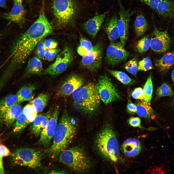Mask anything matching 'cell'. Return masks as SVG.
Listing matches in <instances>:
<instances>
[{
  "instance_id": "obj_29",
  "label": "cell",
  "mask_w": 174,
  "mask_h": 174,
  "mask_svg": "<svg viewBox=\"0 0 174 174\" xmlns=\"http://www.w3.org/2000/svg\"><path fill=\"white\" fill-rule=\"evenodd\" d=\"M136 113L140 116L143 117H149L153 113V110L149 105L143 100H140L136 102Z\"/></svg>"
},
{
  "instance_id": "obj_48",
  "label": "cell",
  "mask_w": 174,
  "mask_h": 174,
  "mask_svg": "<svg viewBox=\"0 0 174 174\" xmlns=\"http://www.w3.org/2000/svg\"><path fill=\"white\" fill-rule=\"evenodd\" d=\"M49 174H61L67 173L66 171H65L58 170H52L49 172Z\"/></svg>"
},
{
  "instance_id": "obj_40",
  "label": "cell",
  "mask_w": 174,
  "mask_h": 174,
  "mask_svg": "<svg viewBox=\"0 0 174 174\" xmlns=\"http://www.w3.org/2000/svg\"><path fill=\"white\" fill-rule=\"evenodd\" d=\"M0 135V158L3 161L4 157L11 156L12 154L9 150L5 146L1 144Z\"/></svg>"
},
{
  "instance_id": "obj_43",
  "label": "cell",
  "mask_w": 174,
  "mask_h": 174,
  "mask_svg": "<svg viewBox=\"0 0 174 174\" xmlns=\"http://www.w3.org/2000/svg\"><path fill=\"white\" fill-rule=\"evenodd\" d=\"M80 45L87 50L89 51L93 47L91 43L86 39L81 38L80 40Z\"/></svg>"
},
{
  "instance_id": "obj_33",
  "label": "cell",
  "mask_w": 174,
  "mask_h": 174,
  "mask_svg": "<svg viewBox=\"0 0 174 174\" xmlns=\"http://www.w3.org/2000/svg\"><path fill=\"white\" fill-rule=\"evenodd\" d=\"M158 98L166 96H171L174 94L171 87L167 83H163L157 89L156 92Z\"/></svg>"
},
{
  "instance_id": "obj_13",
  "label": "cell",
  "mask_w": 174,
  "mask_h": 174,
  "mask_svg": "<svg viewBox=\"0 0 174 174\" xmlns=\"http://www.w3.org/2000/svg\"><path fill=\"white\" fill-rule=\"evenodd\" d=\"M129 55L120 42H112L107 49L106 61L108 65L114 66L125 61Z\"/></svg>"
},
{
  "instance_id": "obj_21",
  "label": "cell",
  "mask_w": 174,
  "mask_h": 174,
  "mask_svg": "<svg viewBox=\"0 0 174 174\" xmlns=\"http://www.w3.org/2000/svg\"><path fill=\"white\" fill-rule=\"evenodd\" d=\"M123 153L126 156L133 157L137 155L141 151V143L138 140L130 138L125 141L122 145Z\"/></svg>"
},
{
  "instance_id": "obj_9",
  "label": "cell",
  "mask_w": 174,
  "mask_h": 174,
  "mask_svg": "<svg viewBox=\"0 0 174 174\" xmlns=\"http://www.w3.org/2000/svg\"><path fill=\"white\" fill-rule=\"evenodd\" d=\"M96 86L101 100L105 104H108L120 99L119 94L107 74L100 77Z\"/></svg>"
},
{
  "instance_id": "obj_25",
  "label": "cell",
  "mask_w": 174,
  "mask_h": 174,
  "mask_svg": "<svg viewBox=\"0 0 174 174\" xmlns=\"http://www.w3.org/2000/svg\"><path fill=\"white\" fill-rule=\"evenodd\" d=\"M42 65L40 59L34 57L29 59L26 68V72L29 74H40L42 70Z\"/></svg>"
},
{
  "instance_id": "obj_30",
  "label": "cell",
  "mask_w": 174,
  "mask_h": 174,
  "mask_svg": "<svg viewBox=\"0 0 174 174\" xmlns=\"http://www.w3.org/2000/svg\"><path fill=\"white\" fill-rule=\"evenodd\" d=\"M16 121L13 130V133L15 134L21 133L28 125L32 123L22 113Z\"/></svg>"
},
{
  "instance_id": "obj_46",
  "label": "cell",
  "mask_w": 174,
  "mask_h": 174,
  "mask_svg": "<svg viewBox=\"0 0 174 174\" xmlns=\"http://www.w3.org/2000/svg\"><path fill=\"white\" fill-rule=\"evenodd\" d=\"M127 109L128 112L130 114H133L136 112L137 107L136 105L130 101L128 103Z\"/></svg>"
},
{
  "instance_id": "obj_45",
  "label": "cell",
  "mask_w": 174,
  "mask_h": 174,
  "mask_svg": "<svg viewBox=\"0 0 174 174\" xmlns=\"http://www.w3.org/2000/svg\"><path fill=\"white\" fill-rule=\"evenodd\" d=\"M128 122L130 125L132 127H137L140 126L141 120L138 117H131L128 119Z\"/></svg>"
},
{
  "instance_id": "obj_27",
  "label": "cell",
  "mask_w": 174,
  "mask_h": 174,
  "mask_svg": "<svg viewBox=\"0 0 174 174\" xmlns=\"http://www.w3.org/2000/svg\"><path fill=\"white\" fill-rule=\"evenodd\" d=\"M148 26L147 21L141 14L138 15L135 19L134 26L136 34L138 37L142 36L146 31Z\"/></svg>"
},
{
  "instance_id": "obj_8",
  "label": "cell",
  "mask_w": 174,
  "mask_h": 174,
  "mask_svg": "<svg viewBox=\"0 0 174 174\" xmlns=\"http://www.w3.org/2000/svg\"><path fill=\"white\" fill-rule=\"evenodd\" d=\"M73 59V53L70 47H66L56 57L54 62L43 71V73L52 76L58 75L65 71Z\"/></svg>"
},
{
  "instance_id": "obj_11",
  "label": "cell",
  "mask_w": 174,
  "mask_h": 174,
  "mask_svg": "<svg viewBox=\"0 0 174 174\" xmlns=\"http://www.w3.org/2000/svg\"><path fill=\"white\" fill-rule=\"evenodd\" d=\"M118 3L119 18L117 21V28L120 42L124 46L128 39L130 19L136 11L135 10L131 11L130 9H126L120 0H118Z\"/></svg>"
},
{
  "instance_id": "obj_47",
  "label": "cell",
  "mask_w": 174,
  "mask_h": 174,
  "mask_svg": "<svg viewBox=\"0 0 174 174\" xmlns=\"http://www.w3.org/2000/svg\"><path fill=\"white\" fill-rule=\"evenodd\" d=\"M77 50L78 53L82 57L84 56L89 51L82 47L80 45L78 47Z\"/></svg>"
},
{
  "instance_id": "obj_26",
  "label": "cell",
  "mask_w": 174,
  "mask_h": 174,
  "mask_svg": "<svg viewBox=\"0 0 174 174\" xmlns=\"http://www.w3.org/2000/svg\"><path fill=\"white\" fill-rule=\"evenodd\" d=\"M36 88L33 85L25 86L21 88L16 94L18 99V102L30 100L32 99L33 91Z\"/></svg>"
},
{
  "instance_id": "obj_17",
  "label": "cell",
  "mask_w": 174,
  "mask_h": 174,
  "mask_svg": "<svg viewBox=\"0 0 174 174\" xmlns=\"http://www.w3.org/2000/svg\"><path fill=\"white\" fill-rule=\"evenodd\" d=\"M108 11L96 15L85 22L83 25L84 29L90 36H96Z\"/></svg>"
},
{
  "instance_id": "obj_41",
  "label": "cell",
  "mask_w": 174,
  "mask_h": 174,
  "mask_svg": "<svg viewBox=\"0 0 174 174\" xmlns=\"http://www.w3.org/2000/svg\"><path fill=\"white\" fill-rule=\"evenodd\" d=\"M132 96L135 99L143 100L144 97L143 89L141 87L135 88L132 92Z\"/></svg>"
},
{
  "instance_id": "obj_10",
  "label": "cell",
  "mask_w": 174,
  "mask_h": 174,
  "mask_svg": "<svg viewBox=\"0 0 174 174\" xmlns=\"http://www.w3.org/2000/svg\"><path fill=\"white\" fill-rule=\"evenodd\" d=\"M103 55V47L100 42L93 46L92 50L82 57L81 62L82 66L92 72L97 71L100 67Z\"/></svg>"
},
{
  "instance_id": "obj_44",
  "label": "cell",
  "mask_w": 174,
  "mask_h": 174,
  "mask_svg": "<svg viewBox=\"0 0 174 174\" xmlns=\"http://www.w3.org/2000/svg\"><path fill=\"white\" fill-rule=\"evenodd\" d=\"M144 3L155 10L158 3L161 0H138Z\"/></svg>"
},
{
  "instance_id": "obj_42",
  "label": "cell",
  "mask_w": 174,
  "mask_h": 174,
  "mask_svg": "<svg viewBox=\"0 0 174 174\" xmlns=\"http://www.w3.org/2000/svg\"><path fill=\"white\" fill-rule=\"evenodd\" d=\"M44 46L46 50L56 48L58 43L56 41L51 39L45 40Z\"/></svg>"
},
{
  "instance_id": "obj_36",
  "label": "cell",
  "mask_w": 174,
  "mask_h": 174,
  "mask_svg": "<svg viewBox=\"0 0 174 174\" xmlns=\"http://www.w3.org/2000/svg\"><path fill=\"white\" fill-rule=\"evenodd\" d=\"M138 60L133 58L128 61L125 64L124 68L128 72L134 75L137 74L138 70Z\"/></svg>"
},
{
  "instance_id": "obj_24",
  "label": "cell",
  "mask_w": 174,
  "mask_h": 174,
  "mask_svg": "<svg viewBox=\"0 0 174 174\" xmlns=\"http://www.w3.org/2000/svg\"><path fill=\"white\" fill-rule=\"evenodd\" d=\"M16 95H9L0 100V122H3V116L7 110L12 105L18 103Z\"/></svg>"
},
{
  "instance_id": "obj_7",
  "label": "cell",
  "mask_w": 174,
  "mask_h": 174,
  "mask_svg": "<svg viewBox=\"0 0 174 174\" xmlns=\"http://www.w3.org/2000/svg\"><path fill=\"white\" fill-rule=\"evenodd\" d=\"M43 154L41 151L29 148H21L12 153L11 162L18 165L35 169L40 167Z\"/></svg>"
},
{
  "instance_id": "obj_37",
  "label": "cell",
  "mask_w": 174,
  "mask_h": 174,
  "mask_svg": "<svg viewBox=\"0 0 174 174\" xmlns=\"http://www.w3.org/2000/svg\"><path fill=\"white\" fill-rule=\"evenodd\" d=\"M152 68V61L149 58H144L138 62V71H146L151 70Z\"/></svg>"
},
{
  "instance_id": "obj_3",
  "label": "cell",
  "mask_w": 174,
  "mask_h": 174,
  "mask_svg": "<svg viewBox=\"0 0 174 174\" xmlns=\"http://www.w3.org/2000/svg\"><path fill=\"white\" fill-rule=\"evenodd\" d=\"M74 103L77 109L83 115L92 116L98 110L101 99L96 85L88 83L82 86L72 94Z\"/></svg>"
},
{
  "instance_id": "obj_16",
  "label": "cell",
  "mask_w": 174,
  "mask_h": 174,
  "mask_svg": "<svg viewBox=\"0 0 174 174\" xmlns=\"http://www.w3.org/2000/svg\"><path fill=\"white\" fill-rule=\"evenodd\" d=\"M84 82L83 78L78 74H72L63 82L57 93L58 96H68L82 86Z\"/></svg>"
},
{
  "instance_id": "obj_23",
  "label": "cell",
  "mask_w": 174,
  "mask_h": 174,
  "mask_svg": "<svg viewBox=\"0 0 174 174\" xmlns=\"http://www.w3.org/2000/svg\"><path fill=\"white\" fill-rule=\"evenodd\" d=\"M117 17L116 15H113L106 22L104 25V29L109 40L113 41L119 37L117 23Z\"/></svg>"
},
{
  "instance_id": "obj_20",
  "label": "cell",
  "mask_w": 174,
  "mask_h": 174,
  "mask_svg": "<svg viewBox=\"0 0 174 174\" xmlns=\"http://www.w3.org/2000/svg\"><path fill=\"white\" fill-rule=\"evenodd\" d=\"M154 64L161 72H167L174 64V50L155 60Z\"/></svg>"
},
{
  "instance_id": "obj_22",
  "label": "cell",
  "mask_w": 174,
  "mask_h": 174,
  "mask_svg": "<svg viewBox=\"0 0 174 174\" xmlns=\"http://www.w3.org/2000/svg\"><path fill=\"white\" fill-rule=\"evenodd\" d=\"M22 109L19 103L11 106L7 111L3 118V122L8 126L13 124L22 114Z\"/></svg>"
},
{
  "instance_id": "obj_6",
  "label": "cell",
  "mask_w": 174,
  "mask_h": 174,
  "mask_svg": "<svg viewBox=\"0 0 174 174\" xmlns=\"http://www.w3.org/2000/svg\"><path fill=\"white\" fill-rule=\"evenodd\" d=\"M58 158L60 162L77 173L85 172L91 167L89 157L83 149L79 147L66 149L60 154Z\"/></svg>"
},
{
  "instance_id": "obj_49",
  "label": "cell",
  "mask_w": 174,
  "mask_h": 174,
  "mask_svg": "<svg viewBox=\"0 0 174 174\" xmlns=\"http://www.w3.org/2000/svg\"><path fill=\"white\" fill-rule=\"evenodd\" d=\"M4 174V171L3 165V161L0 158V174Z\"/></svg>"
},
{
  "instance_id": "obj_18",
  "label": "cell",
  "mask_w": 174,
  "mask_h": 174,
  "mask_svg": "<svg viewBox=\"0 0 174 174\" xmlns=\"http://www.w3.org/2000/svg\"><path fill=\"white\" fill-rule=\"evenodd\" d=\"M25 11L22 3L14 2L11 10L4 14L3 17L10 21L22 25L24 22Z\"/></svg>"
},
{
  "instance_id": "obj_4",
  "label": "cell",
  "mask_w": 174,
  "mask_h": 174,
  "mask_svg": "<svg viewBox=\"0 0 174 174\" xmlns=\"http://www.w3.org/2000/svg\"><path fill=\"white\" fill-rule=\"evenodd\" d=\"M77 0H54L53 12L57 26L63 28L74 25L78 14Z\"/></svg>"
},
{
  "instance_id": "obj_1",
  "label": "cell",
  "mask_w": 174,
  "mask_h": 174,
  "mask_svg": "<svg viewBox=\"0 0 174 174\" xmlns=\"http://www.w3.org/2000/svg\"><path fill=\"white\" fill-rule=\"evenodd\" d=\"M53 31L52 25L44 14H40L29 28L14 41L6 71L13 72L20 68L39 42Z\"/></svg>"
},
{
  "instance_id": "obj_31",
  "label": "cell",
  "mask_w": 174,
  "mask_h": 174,
  "mask_svg": "<svg viewBox=\"0 0 174 174\" xmlns=\"http://www.w3.org/2000/svg\"><path fill=\"white\" fill-rule=\"evenodd\" d=\"M107 72L122 83L125 85H130L134 83L135 81L122 71L112 70L106 69Z\"/></svg>"
},
{
  "instance_id": "obj_14",
  "label": "cell",
  "mask_w": 174,
  "mask_h": 174,
  "mask_svg": "<svg viewBox=\"0 0 174 174\" xmlns=\"http://www.w3.org/2000/svg\"><path fill=\"white\" fill-rule=\"evenodd\" d=\"M171 39L168 30L161 31L155 29L150 40V47L155 52L161 53L170 48Z\"/></svg>"
},
{
  "instance_id": "obj_50",
  "label": "cell",
  "mask_w": 174,
  "mask_h": 174,
  "mask_svg": "<svg viewBox=\"0 0 174 174\" xmlns=\"http://www.w3.org/2000/svg\"><path fill=\"white\" fill-rule=\"evenodd\" d=\"M6 3V0H0V7H5Z\"/></svg>"
},
{
  "instance_id": "obj_38",
  "label": "cell",
  "mask_w": 174,
  "mask_h": 174,
  "mask_svg": "<svg viewBox=\"0 0 174 174\" xmlns=\"http://www.w3.org/2000/svg\"><path fill=\"white\" fill-rule=\"evenodd\" d=\"M44 40L43 39L40 41L35 49V53L39 59H44L46 49L44 46Z\"/></svg>"
},
{
  "instance_id": "obj_39",
  "label": "cell",
  "mask_w": 174,
  "mask_h": 174,
  "mask_svg": "<svg viewBox=\"0 0 174 174\" xmlns=\"http://www.w3.org/2000/svg\"><path fill=\"white\" fill-rule=\"evenodd\" d=\"M59 50L57 48L46 50L45 58L48 61H51L55 58L59 53Z\"/></svg>"
},
{
  "instance_id": "obj_2",
  "label": "cell",
  "mask_w": 174,
  "mask_h": 174,
  "mask_svg": "<svg viewBox=\"0 0 174 174\" xmlns=\"http://www.w3.org/2000/svg\"><path fill=\"white\" fill-rule=\"evenodd\" d=\"M57 126L50 150L51 158H57L67 148L76 135L77 124L74 118L70 116L65 109Z\"/></svg>"
},
{
  "instance_id": "obj_52",
  "label": "cell",
  "mask_w": 174,
  "mask_h": 174,
  "mask_svg": "<svg viewBox=\"0 0 174 174\" xmlns=\"http://www.w3.org/2000/svg\"><path fill=\"white\" fill-rule=\"evenodd\" d=\"M23 0H13L14 2L22 3Z\"/></svg>"
},
{
  "instance_id": "obj_28",
  "label": "cell",
  "mask_w": 174,
  "mask_h": 174,
  "mask_svg": "<svg viewBox=\"0 0 174 174\" xmlns=\"http://www.w3.org/2000/svg\"><path fill=\"white\" fill-rule=\"evenodd\" d=\"M49 97L48 94L41 93L32 101L31 103L37 113L43 110L47 104Z\"/></svg>"
},
{
  "instance_id": "obj_12",
  "label": "cell",
  "mask_w": 174,
  "mask_h": 174,
  "mask_svg": "<svg viewBox=\"0 0 174 174\" xmlns=\"http://www.w3.org/2000/svg\"><path fill=\"white\" fill-rule=\"evenodd\" d=\"M155 10L166 27V29L174 31V0H161Z\"/></svg>"
},
{
  "instance_id": "obj_5",
  "label": "cell",
  "mask_w": 174,
  "mask_h": 174,
  "mask_svg": "<svg viewBox=\"0 0 174 174\" xmlns=\"http://www.w3.org/2000/svg\"><path fill=\"white\" fill-rule=\"evenodd\" d=\"M95 145L99 152L104 158L113 162L117 160L119 155L118 142L114 132L111 128L105 127L99 132Z\"/></svg>"
},
{
  "instance_id": "obj_15",
  "label": "cell",
  "mask_w": 174,
  "mask_h": 174,
  "mask_svg": "<svg viewBox=\"0 0 174 174\" xmlns=\"http://www.w3.org/2000/svg\"><path fill=\"white\" fill-rule=\"evenodd\" d=\"M59 112V107H56L53 111L47 125L40 133V138L37 142V144L42 145L45 147L49 145L57 126Z\"/></svg>"
},
{
  "instance_id": "obj_32",
  "label": "cell",
  "mask_w": 174,
  "mask_h": 174,
  "mask_svg": "<svg viewBox=\"0 0 174 174\" xmlns=\"http://www.w3.org/2000/svg\"><path fill=\"white\" fill-rule=\"evenodd\" d=\"M144 97L143 101L150 105L153 92V85L151 75L148 77L143 88Z\"/></svg>"
},
{
  "instance_id": "obj_19",
  "label": "cell",
  "mask_w": 174,
  "mask_h": 174,
  "mask_svg": "<svg viewBox=\"0 0 174 174\" xmlns=\"http://www.w3.org/2000/svg\"><path fill=\"white\" fill-rule=\"evenodd\" d=\"M53 110L51 108L47 112L38 115L30 127L32 133L36 136L40 135L47 125L51 116Z\"/></svg>"
},
{
  "instance_id": "obj_53",
  "label": "cell",
  "mask_w": 174,
  "mask_h": 174,
  "mask_svg": "<svg viewBox=\"0 0 174 174\" xmlns=\"http://www.w3.org/2000/svg\"><path fill=\"white\" fill-rule=\"evenodd\" d=\"M1 37L0 36V38H1Z\"/></svg>"
},
{
  "instance_id": "obj_34",
  "label": "cell",
  "mask_w": 174,
  "mask_h": 174,
  "mask_svg": "<svg viewBox=\"0 0 174 174\" xmlns=\"http://www.w3.org/2000/svg\"><path fill=\"white\" fill-rule=\"evenodd\" d=\"M22 113L31 122L33 123L37 116V112L31 103L26 105L22 109Z\"/></svg>"
},
{
  "instance_id": "obj_51",
  "label": "cell",
  "mask_w": 174,
  "mask_h": 174,
  "mask_svg": "<svg viewBox=\"0 0 174 174\" xmlns=\"http://www.w3.org/2000/svg\"><path fill=\"white\" fill-rule=\"evenodd\" d=\"M171 77L172 81L174 84V69L173 70L171 74Z\"/></svg>"
},
{
  "instance_id": "obj_35",
  "label": "cell",
  "mask_w": 174,
  "mask_h": 174,
  "mask_svg": "<svg viewBox=\"0 0 174 174\" xmlns=\"http://www.w3.org/2000/svg\"><path fill=\"white\" fill-rule=\"evenodd\" d=\"M136 47L140 53L145 52L150 47V40L147 36H145L138 42Z\"/></svg>"
}]
</instances>
